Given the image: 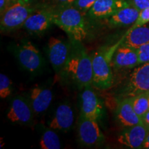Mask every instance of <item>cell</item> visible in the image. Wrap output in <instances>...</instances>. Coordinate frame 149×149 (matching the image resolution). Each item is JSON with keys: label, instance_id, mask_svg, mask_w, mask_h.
<instances>
[{"label": "cell", "instance_id": "1", "mask_svg": "<svg viewBox=\"0 0 149 149\" xmlns=\"http://www.w3.org/2000/svg\"><path fill=\"white\" fill-rule=\"evenodd\" d=\"M70 42L69 57L63 74H66L79 89L93 86L92 57L82 42L70 40Z\"/></svg>", "mask_w": 149, "mask_h": 149}, {"label": "cell", "instance_id": "2", "mask_svg": "<svg viewBox=\"0 0 149 149\" xmlns=\"http://www.w3.org/2000/svg\"><path fill=\"white\" fill-rule=\"evenodd\" d=\"M83 13L72 5L57 6L54 12V24L64 31L69 40L82 42L88 34Z\"/></svg>", "mask_w": 149, "mask_h": 149}, {"label": "cell", "instance_id": "3", "mask_svg": "<svg viewBox=\"0 0 149 149\" xmlns=\"http://www.w3.org/2000/svg\"><path fill=\"white\" fill-rule=\"evenodd\" d=\"M122 40L114 47L107 50L102 48L92 55L93 86L99 90H109L114 82L112 72L111 59L115 50L120 45Z\"/></svg>", "mask_w": 149, "mask_h": 149}, {"label": "cell", "instance_id": "4", "mask_svg": "<svg viewBox=\"0 0 149 149\" xmlns=\"http://www.w3.org/2000/svg\"><path fill=\"white\" fill-rule=\"evenodd\" d=\"M13 53L23 69L30 73L42 71L45 61L36 46L29 41H22L13 47Z\"/></svg>", "mask_w": 149, "mask_h": 149}, {"label": "cell", "instance_id": "5", "mask_svg": "<svg viewBox=\"0 0 149 149\" xmlns=\"http://www.w3.org/2000/svg\"><path fill=\"white\" fill-rule=\"evenodd\" d=\"M37 10L31 4L17 1L1 14L0 28L1 33H9L23 26L31 15Z\"/></svg>", "mask_w": 149, "mask_h": 149}, {"label": "cell", "instance_id": "6", "mask_svg": "<svg viewBox=\"0 0 149 149\" xmlns=\"http://www.w3.org/2000/svg\"><path fill=\"white\" fill-rule=\"evenodd\" d=\"M143 93H149V62L135 67L125 84L117 91L119 100Z\"/></svg>", "mask_w": 149, "mask_h": 149}, {"label": "cell", "instance_id": "7", "mask_svg": "<svg viewBox=\"0 0 149 149\" xmlns=\"http://www.w3.org/2000/svg\"><path fill=\"white\" fill-rule=\"evenodd\" d=\"M71 42L57 37H51L48 40V57L55 73L57 75L64 73L69 57Z\"/></svg>", "mask_w": 149, "mask_h": 149}, {"label": "cell", "instance_id": "8", "mask_svg": "<svg viewBox=\"0 0 149 149\" xmlns=\"http://www.w3.org/2000/svg\"><path fill=\"white\" fill-rule=\"evenodd\" d=\"M78 140L86 147H97L105 142V137L100 129L98 122L80 115L78 122Z\"/></svg>", "mask_w": 149, "mask_h": 149}, {"label": "cell", "instance_id": "9", "mask_svg": "<svg viewBox=\"0 0 149 149\" xmlns=\"http://www.w3.org/2000/svg\"><path fill=\"white\" fill-rule=\"evenodd\" d=\"M104 113L102 102L92 86L84 88L80 96V115L99 122L103 117Z\"/></svg>", "mask_w": 149, "mask_h": 149}, {"label": "cell", "instance_id": "10", "mask_svg": "<svg viewBox=\"0 0 149 149\" xmlns=\"http://www.w3.org/2000/svg\"><path fill=\"white\" fill-rule=\"evenodd\" d=\"M34 115L29 99L17 96L11 101L7 117L13 123L29 125L33 123Z\"/></svg>", "mask_w": 149, "mask_h": 149}, {"label": "cell", "instance_id": "11", "mask_svg": "<svg viewBox=\"0 0 149 149\" xmlns=\"http://www.w3.org/2000/svg\"><path fill=\"white\" fill-rule=\"evenodd\" d=\"M55 8H43L37 10L29 16L23 26L29 33L42 35L54 24Z\"/></svg>", "mask_w": 149, "mask_h": 149}, {"label": "cell", "instance_id": "12", "mask_svg": "<svg viewBox=\"0 0 149 149\" xmlns=\"http://www.w3.org/2000/svg\"><path fill=\"white\" fill-rule=\"evenodd\" d=\"M118 136L117 141L128 148H142L149 130L144 124L126 127Z\"/></svg>", "mask_w": 149, "mask_h": 149}, {"label": "cell", "instance_id": "13", "mask_svg": "<svg viewBox=\"0 0 149 149\" xmlns=\"http://www.w3.org/2000/svg\"><path fill=\"white\" fill-rule=\"evenodd\" d=\"M74 123V113L68 103H62L56 108L48 126L57 131L67 132L71 129Z\"/></svg>", "mask_w": 149, "mask_h": 149}, {"label": "cell", "instance_id": "14", "mask_svg": "<svg viewBox=\"0 0 149 149\" xmlns=\"http://www.w3.org/2000/svg\"><path fill=\"white\" fill-rule=\"evenodd\" d=\"M127 6H130L127 0H97L87 14L91 19H102Z\"/></svg>", "mask_w": 149, "mask_h": 149}, {"label": "cell", "instance_id": "15", "mask_svg": "<svg viewBox=\"0 0 149 149\" xmlns=\"http://www.w3.org/2000/svg\"><path fill=\"white\" fill-rule=\"evenodd\" d=\"M138 65V56L135 48L121 44L115 50L111 59V66L116 69L133 68Z\"/></svg>", "mask_w": 149, "mask_h": 149}, {"label": "cell", "instance_id": "16", "mask_svg": "<svg viewBox=\"0 0 149 149\" xmlns=\"http://www.w3.org/2000/svg\"><path fill=\"white\" fill-rule=\"evenodd\" d=\"M115 113L117 120L125 127L143 124L141 118L133 109L132 97H124L119 100Z\"/></svg>", "mask_w": 149, "mask_h": 149}, {"label": "cell", "instance_id": "17", "mask_svg": "<svg viewBox=\"0 0 149 149\" xmlns=\"http://www.w3.org/2000/svg\"><path fill=\"white\" fill-rule=\"evenodd\" d=\"M53 97V91L50 88L46 87H35L31 91L28 99L35 115H40L49 108Z\"/></svg>", "mask_w": 149, "mask_h": 149}, {"label": "cell", "instance_id": "18", "mask_svg": "<svg viewBox=\"0 0 149 149\" xmlns=\"http://www.w3.org/2000/svg\"><path fill=\"white\" fill-rule=\"evenodd\" d=\"M139 12V10L131 6H127L120 8L105 19L111 27L128 26L135 23L138 18Z\"/></svg>", "mask_w": 149, "mask_h": 149}, {"label": "cell", "instance_id": "19", "mask_svg": "<svg viewBox=\"0 0 149 149\" xmlns=\"http://www.w3.org/2000/svg\"><path fill=\"white\" fill-rule=\"evenodd\" d=\"M121 45L137 48L142 44L149 42V23L129 29L122 39Z\"/></svg>", "mask_w": 149, "mask_h": 149}, {"label": "cell", "instance_id": "20", "mask_svg": "<svg viewBox=\"0 0 149 149\" xmlns=\"http://www.w3.org/2000/svg\"><path fill=\"white\" fill-rule=\"evenodd\" d=\"M40 146L42 149L61 148L60 139L55 130L50 127L44 129L41 136Z\"/></svg>", "mask_w": 149, "mask_h": 149}, {"label": "cell", "instance_id": "21", "mask_svg": "<svg viewBox=\"0 0 149 149\" xmlns=\"http://www.w3.org/2000/svg\"><path fill=\"white\" fill-rule=\"evenodd\" d=\"M149 93H143L137 95L132 97L133 107L135 113L142 117L147 111H149Z\"/></svg>", "mask_w": 149, "mask_h": 149}, {"label": "cell", "instance_id": "22", "mask_svg": "<svg viewBox=\"0 0 149 149\" xmlns=\"http://www.w3.org/2000/svg\"><path fill=\"white\" fill-rule=\"evenodd\" d=\"M13 92L12 81L5 74H0V97L7 98Z\"/></svg>", "mask_w": 149, "mask_h": 149}, {"label": "cell", "instance_id": "23", "mask_svg": "<svg viewBox=\"0 0 149 149\" xmlns=\"http://www.w3.org/2000/svg\"><path fill=\"white\" fill-rule=\"evenodd\" d=\"M136 51L138 56L139 65L149 62V42L136 48Z\"/></svg>", "mask_w": 149, "mask_h": 149}, {"label": "cell", "instance_id": "24", "mask_svg": "<svg viewBox=\"0 0 149 149\" xmlns=\"http://www.w3.org/2000/svg\"><path fill=\"white\" fill-rule=\"evenodd\" d=\"M97 0H75L72 6L82 13H87Z\"/></svg>", "mask_w": 149, "mask_h": 149}, {"label": "cell", "instance_id": "25", "mask_svg": "<svg viewBox=\"0 0 149 149\" xmlns=\"http://www.w3.org/2000/svg\"><path fill=\"white\" fill-rule=\"evenodd\" d=\"M149 23V8H147L139 12L138 18L136 22L131 26L130 29H133L135 28L141 26Z\"/></svg>", "mask_w": 149, "mask_h": 149}, {"label": "cell", "instance_id": "26", "mask_svg": "<svg viewBox=\"0 0 149 149\" xmlns=\"http://www.w3.org/2000/svg\"><path fill=\"white\" fill-rule=\"evenodd\" d=\"M130 6L139 11L149 8V0H127Z\"/></svg>", "mask_w": 149, "mask_h": 149}, {"label": "cell", "instance_id": "27", "mask_svg": "<svg viewBox=\"0 0 149 149\" xmlns=\"http://www.w3.org/2000/svg\"><path fill=\"white\" fill-rule=\"evenodd\" d=\"M75 0H55L57 6H66L72 5Z\"/></svg>", "mask_w": 149, "mask_h": 149}, {"label": "cell", "instance_id": "28", "mask_svg": "<svg viewBox=\"0 0 149 149\" xmlns=\"http://www.w3.org/2000/svg\"><path fill=\"white\" fill-rule=\"evenodd\" d=\"M9 7L8 3L6 0H0V13H3Z\"/></svg>", "mask_w": 149, "mask_h": 149}, {"label": "cell", "instance_id": "29", "mask_svg": "<svg viewBox=\"0 0 149 149\" xmlns=\"http://www.w3.org/2000/svg\"><path fill=\"white\" fill-rule=\"evenodd\" d=\"M141 120H142L143 124H144L149 130V111H147L146 113L143 115V117H141Z\"/></svg>", "mask_w": 149, "mask_h": 149}, {"label": "cell", "instance_id": "30", "mask_svg": "<svg viewBox=\"0 0 149 149\" xmlns=\"http://www.w3.org/2000/svg\"><path fill=\"white\" fill-rule=\"evenodd\" d=\"M142 148L149 149V131L148 133V135H147L146 137V139H145L144 144H143Z\"/></svg>", "mask_w": 149, "mask_h": 149}, {"label": "cell", "instance_id": "31", "mask_svg": "<svg viewBox=\"0 0 149 149\" xmlns=\"http://www.w3.org/2000/svg\"><path fill=\"white\" fill-rule=\"evenodd\" d=\"M18 1H21L22 3H27V4H31L33 2L34 0H18Z\"/></svg>", "mask_w": 149, "mask_h": 149}, {"label": "cell", "instance_id": "32", "mask_svg": "<svg viewBox=\"0 0 149 149\" xmlns=\"http://www.w3.org/2000/svg\"><path fill=\"white\" fill-rule=\"evenodd\" d=\"M6 1H7V2H8V3L9 6H10L11 5H13V3L17 2V1L18 0H6Z\"/></svg>", "mask_w": 149, "mask_h": 149}, {"label": "cell", "instance_id": "33", "mask_svg": "<svg viewBox=\"0 0 149 149\" xmlns=\"http://www.w3.org/2000/svg\"><path fill=\"white\" fill-rule=\"evenodd\" d=\"M148 102H149V98H148Z\"/></svg>", "mask_w": 149, "mask_h": 149}]
</instances>
